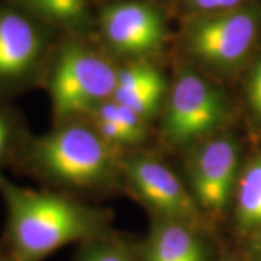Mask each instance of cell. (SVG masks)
I'll use <instances>...</instances> for the list:
<instances>
[{
    "label": "cell",
    "instance_id": "6da1fadb",
    "mask_svg": "<svg viewBox=\"0 0 261 261\" xmlns=\"http://www.w3.org/2000/svg\"><path fill=\"white\" fill-rule=\"evenodd\" d=\"M3 248L16 261H44L61 248L113 232L114 212L54 189H32L0 175Z\"/></svg>",
    "mask_w": 261,
    "mask_h": 261
},
{
    "label": "cell",
    "instance_id": "7a4b0ae2",
    "mask_svg": "<svg viewBox=\"0 0 261 261\" xmlns=\"http://www.w3.org/2000/svg\"><path fill=\"white\" fill-rule=\"evenodd\" d=\"M122 156L90 121L71 119L33 139L23 162L46 188L86 200L123 191Z\"/></svg>",
    "mask_w": 261,
    "mask_h": 261
},
{
    "label": "cell",
    "instance_id": "3957f363",
    "mask_svg": "<svg viewBox=\"0 0 261 261\" xmlns=\"http://www.w3.org/2000/svg\"><path fill=\"white\" fill-rule=\"evenodd\" d=\"M117 70L102 56L81 45L65 46L50 80V97L57 122L89 116L113 98Z\"/></svg>",
    "mask_w": 261,
    "mask_h": 261
},
{
    "label": "cell",
    "instance_id": "277c9868",
    "mask_svg": "<svg viewBox=\"0 0 261 261\" xmlns=\"http://www.w3.org/2000/svg\"><path fill=\"white\" fill-rule=\"evenodd\" d=\"M260 29L261 3H249L194 19L185 32V42L202 63L231 70L247 57Z\"/></svg>",
    "mask_w": 261,
    "mask_h": 261
},
{
    "label": "cell",
    "instance_id": "5b68a950",
    "mask_svg": "<svg viewBox=\"0 0 261 261\" xmlns=\"http://www.w3.org/2000/svg\"><path fill=\"white\" fill-rule=\"evenodd\" d=\"M123 191L148 208L152 218L198 227L202 210L190 189L161 160L142 152L122 156Z\"/></svg>",
    "mask_w": 261,
    "mask_h": 261
},
{
    "label": "cell",
    "instance_id": "8992f818",
    "mask_svg": "<svg viewBox=\"0 0 261 261\" xmlns=\"http://www.w3.org/2000/svg\"><path fill=\"white\" fill-rule=\"evenodd\" d=\"M227 114V99L217 86L195 71H184L166 102L163 135L174 145L201 142L219 128Z\"/></svg>",
    "mask_w": 261,
    "mask_h": 261
},
{
    "label": "cell",
    "instance_id": "52a82bcc",
    "mask_svg": "<svg viewBox=\"0 0 261 261\" xmlns=\"http://www.w3.org/2000/svg\"><path fill=\"white\" fill-rule=\"evenodd\" d=\"M238 149L228 137L207 138L188 163L189 189L202 211H223L237 184Z\"/></svg>",
    "mask_w": 261,
    "mask_h": 261
},
{
    "label": "cell",
    "instance_id": "ba28073f",
    "mask_svg": "<svg viewBox=\"0 0 261 261\" xmlns=\"http://www.w3.org/2000/svg\"><path fill=\"white\" fill-rule=\"evenodd\" d=\"M100 31L114 51L129 56L149 54L161 46L165 24L161 15L144 3H116L104 8Z\"/></svg>",
    "mask_w": 261,
    "mask_h": 261
},
{
    "label": "cell",
    "instance_id": "9c48e42d",
    "mask_svg": "<svg viewBox=\"0 0 261 261\" xmlns=\"http://www.w3.org/2000/svg\"><path fill=\"white\" fill-rule=\"evenodd\" d=\"M40 52L41 35L31 19L16 11H0V83L24 75Z\"/></svg>",
    "mask_w": 261,
    "mask_h": 261
},
{
    "label": "cell",
    "instance_id": "30bf717a",
    "mask_svg": "<svg viewBox=\"0 0 261 261\" xmlns=\"http://www.w3.org/2000/svg\"><path fill=\"white\" fill-rule=\"evenodd\" d=\"M142 261H207L197 227L181 221L152 218L148 236L140 241Z\"/></svg>",
    "mask_w": 261,
    "mask_h": 261
},
{
    "label": "cell",
    "instance_id": "8fae6325",
    "mask_svg": "<svg viewBox=\"0 0 261 261\" xmlns=\"http://www.w3.org/2000/svg\"><path fill=\"white\" fill-rule=\"evenodd\" d=\"M166 96V81L154 65L135 62L117 70L113 99L135 112L145 121L159 112Z\"/></svg>",
    "mask_w": 261,
    "mask_h": 261
},
{
    "label": "cell",
    "instance_id": "7c38bea8",
    "mask_svg": "<svg viewBox=\"0 0 261 261\" xmlns=\"http://www.w3.org/2000/svg\"><path fill=\"white\" fill-rule=\"evenodd\" d=\"M73 261H142L140 242L113 231L77 244Z\"/></svg>",
    "mask_w": 261,
    "mask_h": 261
},
{
    "label": "cell",
    "instance_id": "4fadbf2b",
    "mask_svg": "<svg viewBox=\"0 0 261 261\" xmlns=\"http://www.w3.org/2000/svg\"><path fill=\"white\" fill-rule=\"evenodd\" d=\"M236 217L244 227H261V158L253 160L242 173L237 188Z\"/></svg>",
    "mask_w": 261,
    "mask_h": 261
},
{
    "label": "cell",
    "instance_id": "5bb4252c",
    "mask_svg": "<svg viewBox=\"0 0 261 261\" xmlns=\"http://www.w3.org/2000/svg\"><path fill=\"white\" fill-rule=\"evenodd\" d=\"M87 117L89 119H103L113 122L129 137L135 146L142 144L148 137V127H146L148 121L137 115L128 108L114 100L113 98L100 104Z\"/></svg>",
    "mask_w": 261,
    "mask_h": 261
},
{
    "label": "cell",
    "instance_id": "9a60e30c",
    "mask_svg": "<svg viewBox=\"0 0 261 261\" xmlns=\"http://www.w3.org/2000/svg\"><path fill=\"white\" fill-rule=\"evenodd\" d=\"M39 15L60 22H74L83 17L86 0H22Z\"/></svg>",
    "mask_w": 261,
    "mask_h": 261
},
{
    "label": "cell",
    "instance_id": "2e32d148",
    "mask_svg": "<svg viewBox=\"0 0 261 261\" xmlns=\"http://www.w3.org/2000/svg\"><path fill=\"white\" fill-rule=\"evenodd\" d=\"M16 142V127L5 113L0 112V175L2 169L11 158Z\"/></svg>",
    "mask_w": 261,
    "mask_h": 261
},
{
    "label": "cell",
    "instance_id": "e0dca14e",
    "mask_svg": "<svg viewBox=\"0 0 261 261\" xmlns=\"http://www.w3.org/2000/svg\"><path fill=\"white\" fill-rule=\"evenodd\" d=\"M247 97L253 114L261 121V57L250 71L247 85Z\"/></svg>",
    "mask_w": 261,
    "mask_h": 261
},
{
    "label": "cell",
    "instance_id": "ac0fdd59",
    "mask_svg": "<svg viewBox=\"0 0 261 261\" xmlns=\"http://www.w3.org/2000/svg\"><path fill=\"white\" fill-rule=\"evenodd\" d=\"M187 3L198 11L212 14L237 8L243 4V0H187Z\"/></svg>",
    "mask_w": 261,
    "mask_h": 261
},
{
    "label": "cell",
    "instance_id": "d6986e66",
    "mask_svg": "<svg viewBox=\"0 0 261 261\" xmlns=\"http://www.w3.org/2000/svg\"><path fill=\"white\" fill-rule=\"evenodd\" d=\"M0 261H16V260L10 255V254L6 253L4 249H3L2 252H0Z\"/></svg>",
    "mask_w": 261,
    "mask_h": 261
},
{
    "label": "cell",
    "instance_id": "ffe728a7",
    "mask_svg": "<svg viewBox=\"0 0 261 261\" xmlns=\"http://www.w3.org/2000/svg\"><path fill=\"white\" fill-rule=\"evenodd\" d=\"M256 252L259 253V255L261 257V234H260V237L257 238V241H256Z\"/></svg>",
    "mask_w": 261,
    "mask_h": 261
},
{
    "label": "cell",
    "instance_id": "44dd1931",
    "mask_svg": "<svg viewBox=\"0 0 261 261\" xmlns=\"http://www.w3.org/2000/svg\"><path fill=\"white\" fill-rule=\"evenodd\" d=\"M3 249H4V248H3V243L2 242H0V252H2V250Z\"/></svg>",
    "mask_w": 261,
    "mask_h": 261
}]
</instances>
